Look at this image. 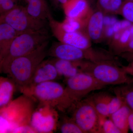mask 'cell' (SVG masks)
Here are the masks:
<instances>
[{"label":"cell","instance_id":"7a4b0ae2","mask_svg":"<svg viewBox=\"0 0 133 133\" xmlns=\"http://www.w3.org/2000/svg\"><path fill=\"white\" fill-rule=\"evenodd\" d=\"M76 63L80 72L90 74L105 85H119L133 83V77L128 75L123 67L118 66L115 62L82 60Z\"/></svg>","mask_w":133,"mask_h":133},{"label":"cell","instance_id":"836d02e7","mask_svg":"<svg viewBox=\"0 0 133 133\" xmlns=\"http://www.w3.org/2000/svg\"><path fill=\"white\" fill-rule=\"evenodd\" d=\"M119 31V32H116L115 33L114 35L112 37L113 41V44L114 45H115V44L118 42L119 41V39L120 38L121 36L122 31Z\"/></svg>","mask_w":133,"mask_h":133},{"label":"cell","instance_id":"277c9868","mask_svg":"<svg viewBox=\"0 0 133 133\" xmlns=\"http://www.w3.org/2000/svg\"><path fill=\"white\" fill-rule=\"evenodd\" d=\"M107 86L90 74L83 72L67 78L61 111H64L69 109L94 91L102 90Z\"/></svg>","mask_w":133,"mask_h":133},{"label":"cell","instance_id":"8992f818","mask_svg":"<svg viewBox=\"0 0 133 133\" xmlns=\"http://www.w3.org/2000/svg\"><path fill=\"white\" fill-rule=\"evenodd\" d=\"M70 109L72 110L71 118L84 133H102V124L106 118L101 116L87 98L77 102Z\"/></svg>","mask_w":133,"mask_h":133},{"label":"cell","instance_id":"ba28073f","mask_svg":"<svg viewBox=\"0 0 133 133\" xmlns=\"http://www.w3.org/2000/svg\"><path fill=\"white\" fill-rule=\"evenodd\" d=\"M43 104L57 107L61 111L65 95V88L56 82L46 81L35 85L25 92Z\"/></svg>","mask_w":133,"mask_h":133},{"label":"cell","instance_id":"3957f363","mask_svg":"<svg viewBox=\"0 0 133 133\" xmlns=\"http://www.w3.org/2000/svg\"><path fill=\"white\" fill-rule=\"evenodd\" d=\"M48 30L21 33L17 36L7 51L0 58V69L3 72L13 59L30 53L45 42L49 41Z\"/></svg>","mask_w":133,"mask_h":133},{"label":"cell","instance_id":"30bf717a","mask_svg":"<svg viewBox=\"0 0 133 133\" xmlns=\"http://www.w3.org/2000/svg\"><path fill=\"white\" fill-rule=\"evenodd\" d=\"M49 23L54 35L61 42L82 49L91 48L90 39L87 34L80 31L65 32L59 28L53 18L49 21Z\"/></svg>","mask_w":133,"mask_h":133},{"label":"cell","instance_id":"d4e9b609","mask_svg":"<svg viewBox=\"0 0 133 133\" xmlns=\"http://www.w3.org/2000/svg\"><path fill=\"white\" fill-rule=\"evenodd\" d=\"M125 104L124 101L120 97L116 95L114 97L112 96L109 101L108 107L109 116L120 109Z\"/></svg>","mask_w":133,"mask_h":133},{"label":"cell","instance_id":"5b68a950","mask_svg":"<svg viewBox=\"0 0 133 133\" xmlns=\"http://www.w3.org/2000/svg\"><path fill=\"white\" fill-rule=\"evenodd\" d=\"M0 23H5L20 33L48 30V20L32 16L25 7L17 5L8 12L1 14Z\"/></svg>","mask_w":133,"mask_h":133},{"label":"cell","instance_id":"4dcf8cb0","mask_svg":"<svg viewBox=\"0 0 133 133\" xmlns=\"http://www.w3.org/2000/svg\"><path fill=\"white\" fill-rule=\"evenodd\" d=\"M123 52H128L129 53H133V37L131 38L128 45L124 50Z\"/></svg>","mask_w":133,"mask_h":133},{"label":"cell","instance_id":"52a82bcc","mask_svg":"<svg viewBox=\"0 0 133 133\" xmlns=\"http://www.w3.org/2000/svg\"><path fill=\"white\" fill-rule=\"evenodd\" d=\"M48 55L58 59L71 62L86 60L98 62L105 59V53L95 51L91 48L82 49L63 43H56L52 45Z\"/></svg>","mask_w":133,"mask_h":133},{"label":"cell","instance_id":"d6a6232c","mask_svg":"<svg viewBox=\"0 0 133 133\" xmlns=\"http://www.w3.org/2000/svg\"><path fill=\"white\" fill-rule=\"evenodd\" d=\"M112 26L113 28L115 33L123 31L122 29L121 21H118L114 25H113Z\"/></svg>","mask_w":133,"mask_h":133},{"label":"cell","instance_id":"e0dca14e","mask_svg":"<svg viewBox=\"0 0 133 133\" xmlns=\"http://www.w3.org/2000/svg\"><path fill=\"white\" fill-rule=\"evenodd\" d=\"M131 109L125 104L118 111L111 115L109 118L112 120L121 133L128 132L129 129V118Z\"/></svg>","mask_w":133,"mask_h":133},{"label":"cell","instance_id":"7402d4cb","mask_svg":"<svg viewBox=\"0 0 133 133\" xmlns=\"http://www.w3.org/2000/svg\"><path fill=\"white\" fill-rule=\"evenodd\" d=\"M123 0H98L97 5L99 10L108 13H119Z\"/></svg>","mask_w":133,"mask_h":133},{"label":"cell","instance_id":"6da1fadb","mask_svg":"<svg viewBox=\"0 0 133 133\" xmlns=\"http://www.w3.org/2000/svg\"><path fill=\"white\" fill-rule=\"evenodd\" d=\"M49 41L30 53L13 59L3 72L8 74L23 91L27 88L36 70L48 55Z\"/></svg>","mask_w":133,"mask_h":133},{"label":"cell","instance_id":"8d00e7d4","mask_svg":"<svg viewBox=\"0 0 133 133\" xmlns=\"http://www.w3.org/2000/svg\"><path fill=\"white\" fill-rule=\"evenodd\" d=\"M6 1H7V0H0V4H1Z\"/></svg>","mask_w":133,"mask_h":133},{"label":"cell","instance_id":"f1b7e54d","mask_svg":"<svg viewBox=\"0 0 133 133\" xmlns=\"http://www.w3.org/2000/svg\"><path fill=\"white\" fill-rule=\"evenodd\" d=\"M122 67L128 75L133 77V58L128 65L123 66Z\"/></svg>","mask_w":133,"mask_h":133},{"label":"cell","instance_id":"2e32d148","mask_svg":"<svg viewBox=\"0 0 133 133\" xmlns=\"http://www.w3.org/2000/svg\"><path fill=\"white\" fill-rule=\"evenodd\" d=\"M112 96L105 92L96 93L87 97L97 111L103 118H109V104Z\"/></svg>","mask_w":133,"mask_h":133},{"label":"cell","instance_id":"5bb4252c","mask_svg":"<svg viewBox=\"0 0 133 133\" xmlns=\"http://www.w3.org/2000/svg\"><path fill=\"white\" fill-rule=\"evenodd\" d=\"M27 12L32 16L42 20L52 18L46 0H25Z\"/></svg>","mask_w":133,"mask_h":133},{"label":"cell","instance_id":"83f0119b","mask_svg":"<svg viewBox=\"0 0 133 133\" xmlns=\"http://www.w3.org/2000/svg\"><path fill=\"white\" fill-rule=\"evenodd\" d=\"M115 32L112 26L107 27L104 29V36L108 38H112L114 35Z\"/></svg>","mask_w":133,"mask_h":133},{"label":"cell","instance_id":"d6986e66","mask_svg":"<svg viewBox=\"0 0 133 133\" xmlns=\"http://www.w3.org/2000/svg\"><path fill=\"white\" fill-rule=\"evenodd\" d=\"M51 61L56 67L59 76L68 78L80 72L74 62L57 58Z\"/></svg>","mask_w":133,"mask_h":133},{"label":"cell","instance_id":"74e56055","mask_svg":"<svg viewBox=\"0 0 133 133\" xmlns=\"http://www.w3.org/2000/svg\"><path fill=\"white\" fill-rule=\"evenodd\" d=\"M132 1H133V0H132Z\"/></svg>","mask_w":133,"mask_h":133},{"label":"cell","instance_id":"8fae6325","mask_svg":"<svg viewBox=\"0 0 133 133\" xmlns=\"http://www.w3.org/2000/svg\"><path fill=\"white\" fill-rule=\"evenodd\" d=\"M58 76L57 70L51 61H43L36 70L28 86L24 92L40 83L54 81Z\"/></svg>","mask_w":133,"mask_h":133},{"label":"cell","instance_id":"1f68e13d","mask_svg":"<svg viewBox=\"0 0 133 133\" xmlns=\"http://www.w3.org/2000/svg\"><path fill=\"white\" fill-rule=\"evenodd\" d=\"M121 22L122 29V30L128 29L130 28L131 25L133 24L131 22L125 19V20L121 21Z\"/></svg>","mask_w":133,"mask_h":133},{"label":"cell","instance_id":"9a60e30c","mask_svg":"<svg viewBox=\"0 0 133 133\" xmlns=\"http://www.w3.org/2000/svg\"><path fill=\"white\" fill-rule=\"evenodd\" d=\"M21 34L5 23H0V58L7 51L15 38Z\"/></svg>","mask_w":133,"mask_h":133},{"label":"cell","instance_id":"d590c367","mask_svg":"<svg viewBox=\"0 0 133 133\" xmlns=\"http://www.w3.org/2000/svg\"><path fill=\"white\" fill-rule=\"evenodd\" d=\"M58 2L60 3L61 4L64 5L68 2L69 0H57Z\"/></svg>","mask_w":133,"mask_h":133},{"label":"cell","instance_id":"f546056e","mask_svg":"<svg viewBox=\"0 0 133 133\" xmlns=\"http://www.w3.org/2000/svg\"><path fill=\"white\" fill-rule=\"evenodd\" d=\"M103 22L104 28L109 26H112V16H104Z\"/></svg>","mask_w":133,"mask_h":133},{"label":"cell","instance_id":"e575fe53","mask_svg":"<svg viewBox=\"0 0 133 133\" xmlns=\"http://www.w3.org/2000/svg\"><path fill=\"white\" fill-rule=\"evenodd\" d=\"M129 128L133 132V111H131L129 118Z\"/></svg>","mask_w":133,"mask_h":133},{"label":"cell","instance_id":"603a6c76","mask_svg":"<svg viewBox=\"0 0 133 133\" xmlns=\"http://www.w3.org/2000/svg\"><path fill=\"white\" fill-rule=\"evenodd\" d=\"M58 128L62 133H84L71 117L64 116L59 124Z\"/></svg>","mask_w":133,"mask_h":133},{"label":"cell","instance_id":"9c48e42d","mask_svg":"<svg viewBox=\"0 0 133 133\" xmlns=\"http://www.w3.org/2000/svg\"><path fill=\"white\" fill-rule=\"evenodd\" d=\"M44 107L31 114L30 127L38 133L51 132L56 126L57 117L52 107L44 104Z\"/></svg>","mask_w":133,"mask_h":133},{"label":"cell","instance_id":"cb8c5ba5","mask_svg":"<svg viewBox=\"0 0 133 133\" xmlns=\"http://www.w3.org/2000/svg\"><path fill=\"white\" fill-rule=\"evenodd\" d=\"M119 13L125 19L133 24V1L125 0Z\"/></svg>","mask_w":133,"mask_h":133},{"label":"cell","instance_id":"4fadbf2b","mask_svg":"<svg viewBox=\"0 0 133 133\" xmlns=\"http://www.w3.org/2000/svg\"><path fill=\"white\" fill-rule=\"evenodd\" d=\"M63 5L69 18L87 21L92 13L87 0H69Z\"/></svg>","mask_w":133,"mask_h":133},{"label":"cell","instance_id":"ffe728a7","mask_svg":"<svg viewBox=\"0 0 133 133\" xmlns=\"http://www.w3.org/2000/svg\"><path fill=\"white\" fill-rule=\"evenodd\" d=\"M113 91L133 111V83L117 86Z\"/></svg>","mask_w":133,"mask_h":133},{"label":"cell","instance_id":"7c38bea8","mask_svg":"<svg viewBox=\"0 0 133 133\" xmlns=\"http://www.w3.org/2000/svg\"><path fill=\"white\" fill-rule=\"evenodd\" d=\"M104 16L103 12L99 10L92 12L88 17L85 26L87 35L90 40L97 42L99 41L104 36Z\"/></svg>","mask_w":133,"mask_h":133},{"label":"cell","instance_id":"4316f807","mask_svg":"<svg viewBox=\"0 0 133 133\" xmlns=\"http://www.w3.org/2000/svg\"><path fill=\"white\" fill-rule=\"evenodd\" d=\"M17 5V0H7L0 4V14H2L8 12Z\"/></svg>","mask_w":133,"mask_h":133},{"label":"cell","instance_id":"484cf974","mask_svg":"<svg viewBox=\"0 0 133 133\" xmlns=\"http://www.w3.org/2000/svg\"><path fill=\"white\" fill-rule=\"evenodd\" d=\"M102 133H121L119 129L110 118L105 119L101 127Z\"/></svg>","mask_w":133,"mask_h":133},{"label":"cell","instance_id":"ac0fdd59","mask_svg":"<svg viewBox=\"0 0 133 133\" xmlns=\"http://www.w3.org/2000/svg\"><path fill=\"white\" fill-rule=\"evenodd\" d=\"M16 84L12 79L1 77L0 79V108H4L12 99Z\"/></svg>","mask_w":133,"mask_h":133},{"label":"cell","instance_id":"44dd1931","mask_svg":"<svg viewBox=\"0 0 133 133\" xmlns=\"http://www.w3.org/2000/svg\"><path fill=\"white\" fill-rule=\"evenodd\" d=\"M87 21L80 19H73L67 17L62 23L59 24L56 22L59 28L66 32L80 31L84 26H86Z\"/></svg>","mask_w":133,"mask_h":133}]
</instances>
